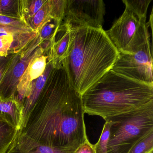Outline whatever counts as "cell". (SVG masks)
Returning <instances> with one entry per match:
<instances>
[{
    "label": "cell",
    "mask_w": 153,
    "mask_h": 153,
    "mask_svg": "<svg viewBox=\"0 0 153 153\" xmlns=\"http://www.w3.org/2000/svg\"><path fill=\"white\" fill-rule=\"evenodd\" d=\"M81 96L62 66L54 68L19 132L36 142L76 150L88 139Z\"/></svg>",
    "instance_id": "obj_1"
},
{
    "label": "cell",
    "mask_w": 153,
    "mask_h": 153,
    "mask_svg": "<svg viewBox=\"0 0 153 153\" xmlns=\"http://www.w3.org/2000/svg\"><path fill=\"white\" fill-rule=\"evenodd\" d=\"M119 55L103 28H70L68 48L62 66L72 88L82 96L111 70Z\"/></svg>",
    "instance_id": "obj_2"
},
{
    "label": "cell",
    "mask_w": 153,
    "mask_h": 153,
    "mask_svg": "<svg viewBox=\"0 0 153 153\" xmlns=\"http://www.w3.org/2000/svg\"><path fill=\"white\" fill-rule=\"evenodd\" d=\"M85 113L104 120L153 103V85L111 70L81 96Z\"/></svg>",
    "instance_id": "obj_3"
},
{
    "label": "cell",
    "mask_w": 153,
    "mask_h": 153,
    "mask_svg": "<svg viewBox=\"0 0 153 153\" xmlns=\"http://www.w3.org/2000/svg\"><path fill=\"white\" fill-rule=\"evenodd\" d=\"M105 120L110 124L107 153H128L137 141L153 131V103Z\"/></svg>",
    "instance_id": "obj_4"
},
{
    "label": "cell",
    "mask_w": 153,
    "mask_h": 153,
    "mask_svg": "<svg viewBox=\"0 0 153 153\" xmlns=\"http://www.w3.org/2000/svg\"><path fill=\"white\" fill-rule=\"evenodd\" d=\"M146 19H140L125 8L111 27L105 31L119 53L131 54L140 50L152 35Z\"/></svg>",
    "instance_id": "obj_5"
},
{
    "label": "cell",
    "mask_w": 153,
    "mask_h": 153,
    "mask_svg": "<svg viewBox=\"0 0 153 153\" xmlns=\"http://www.w3.org/2000/svg\"><path fill=\"white\" fill-rule=\"evenodd\" d=\"M45 53L49 54L48 44L38 34L23 49L13 53L0 82V97L3 99L15 98L18 85L30 62Z\"/></svg>",
    "instance_id": "obj_6"
},
{
    "label": "cell",
    "mask_w": 153,
    "mask_h": 153,
    "mask_svg": "<svg viewBox=\"0 0 153 153\" xmlns=\"http://www.w3.org/2000/svg\"><path fill=\"white\" fill-rule=\"evenodd\" d=\"M151 40H149L136 53H120L111 70L137 81L153 85V45Z\"/></svg>",
    "instance_id": "obj_7"
},
{
    "label": "cell",
    "mask_w": 153,
    "mask_h": 153,
    "mask_svg": "<svg viewBox=\"0 0 153 153\" xmlns=\"http://www.w3.org/2000/svg\"><path fill=\"white\" fill-rule=\"evenodd\" d=\"M105 13V4L102 0H67L62 23L70 28H103Z\"/></svg>",
    "instance_id": "obj_8"
},
{
    "label": "cell",
    "mask_w": 153,
    "mask_h": 153,
    "mask_svg": "<svg viewBox=\"0 0 153 153\" xmlns=\"http://www.w3.org/2000/svg\"><path fill=\"white\" fill-rule=\"evenodd\" d=\"M48 58L49 54L45 53L33 59L21 77L17 87L15 99L22 108L30 84L43 73L48 62Z\"/></svg>",
    "instance_id": "obj_9"
},
{
    "label": "cell",
    "mask_w": 153,
    "mask_h": 153,
    "mask_svg": "<svg viewBox=\"0 0 153 153\" xmlns=\"http://www.w3.org/2000/svg\"><path fill=\"white\" fill-rule=\"evenodd\" d=\"M75 149H61L42 144L18 131L7 153H74Z\"/></svg>",
    "instance_id": "obj_10"
},
{
    "label": "cell",
    "mask_w": 153,
    "mask_h": 153,
    "mask_svg": "<svg viewBox=\"0 0 153 153\" xmlns=\"http://www.w3.org/2000/svg\"><path fill=\"white\" fill-rule=\"evenodd\" d=\"M54 68L52 61H48L46 68L43 73L38 78L33 80L30 84L23 103V122L22 125L25 121L27 115L38 99L44 87L50 73Z\"/></svg>",
    "instance_id": "obj_11"
},
{
    "label": "cell",
    "mask_w": 153,
    "mask_h": 153,
    "mask_svg": "<svg viewBox=\"0 0 153 153\" xmlns=\"http://www.w3.org/2000/svg\"><path fill=\"white\" fill-rule=\"evenodd\" d=\"M69 40L70 28L62 23L49 53L48 60L52 61L54 68L62 66V62L68 48Z\"/></svg>",
    "instance_id": "obj_12"
},
{
    "label": "cell",
    "mask_w": 153,
    "mask_h": 153,
    "mask_svg": "<svg viewBox=\"0 0 153 153\" xmlns=\"http://www.w3.org/2000/svg\"><path fill=\"white\" fill-rule=\"evenodd\" d=\"M0 116L20 129L23 124V108L15 98L3 99L0 97Z\"/></svg>",
    "instance_id": "obj_13"
},
{
    "label": "cell",
    "mask_w": 153,
    "mask_h": 153,
    "mask_svg": "<svg viewBox=\"0 0 153 153\" xmlns=\"http://www.w3.org/2000/svg\"><path fill=\"white\" fill-rule=\"evenodd\" d=\"M19 130L0 116V153H7Z\"/></svg>",
    "instance_id": "obj_14"
},
{
    "label": "cell",
    "mask_w": 153,
    "mask_h": 153,
    "mask_svg": "<svg viewBox=\"0 0 153 153\" xmlns=\"http://www.w3.org/2000/svg\"><path fill=\"white\" fill-rule=\"evenodd\" d=\"M47 1V0H19L21 19L27 25L28 21Z\"/></svg>",
    "instance_id": "obj_15"
},
{
    "label": "cell",
    "mask_w": 153,
    "mask_h": 153,
    "mask_svg": "<svg viewBox=\"0 0 153 153\" xmlns=\"http://www.w3.org/2000/svg\"><path fill=\"white\" fill-rule=\"evenodd\" d=\"M51 19L50 16V4L49 0L38 10L27 23L32 31L38 33L42 27Z\"/></svg>",
    "instance_id": "obj_16"
},
{
    "label": "cell",
    "mask_w": 153,
    "mask_h": 153,
    "mask_svg": "<svg viewBox=\"0 0 153 153\" xmlns=\"http://www.w3.org/2000/svg\"><path fill=\"white\" fill-rule=\"evenodd\" d=\"M0 28L12 32H32L28 25L20 19L0 15Z\"/></svg>",
    "instance_id": "obj_17"
},
{
    "label": "cell",
    "mask_w": 153,
    "mask_h": 153,
    "mask_svg": "<svg viewBox=\"0 0 153 153\" xmlns=\"http://www.w3.org/2000/svg\"><path fill=\"white\" fill-rule=\"evenodd\" d=\"M152 0H123L125 8L140 19H146L147 13Z\"/></svg>",
    "instance_id": "obj_18"
},
{
    "label": "cell",
    "mask_w": 153,
    "mask_h": 153,
    "mask_svg": "<svg viewBox=\"0 0 153 153\" xmlns=\"http://www.w3.org/2000/svg\"><path fill=\"white\" fill-rule=\"evenodd\" d=\"M0 15L21 19L19 0H0Z\"/></svg>",
    "instance_id": "obj_19"
},
{
    "label": "cell",
    "mask_w": 153,
    "mask_h": 153,
    "mask_svg": "<svg viewBox=\"0 0 153 153\" xmlns=\"http://www.w3.org/2000/svg\"><path fill=\"white\" fill-rule=\"evenodd\" d=\"M153 131L140 139L131 148L128 153H152Z\"/></svg>",
    "instance_id": "obj_20"
},
{
    "label": "cell",
    "mask_w": 153,
    "mask_h": 153,
    "mask_svg": "<svg viewBox=\"0 0 153 153\" xmlns=\"http://www.w3.org/2000/svg\"><path fill=\"white\" fill-rule=\"evenodd\" d=\"M51 18L62 23L64 19L67 0H49Z\"/></svg>",
    "instance_id": "obj_21"
},
{
    "label": "cell",
    "mask_w": 153,
    "mask_h": 153,
    "mask_svg": "<svg viewBox=\"0 0 153 153\" xmlns=\"http://www.w3.org/2000/svg\"><path fill=\"white\" fill-rule=\"evenodd\" d=\"M61 24L52 19H50L42 27L38 32L40 38L43 41L52 38L56 35Z\"/></svg>",
    "instance_id": "obj_22"
},
{
    "label": "cell",
    "mask_w": 153,
    "mask_h": 153,
    "mask_svg": "<svg viewBox=\"0 0 153 153\" xmlns=\"http://www.w3.org/2000/svg\"><path fill=\"white\" fill-rule=\"evenodd\" d=\"M110 135V124L105 121L101 137L97 143L94 145L96 153H107V146Z\"/></svg>",
    "instance_id": "obj_23"
},
{
    "label": "cell",
    "mask_w": 153,
    "mask_h": 153,
    "mask_svg": "<svg viewBox=\"0 0 153 153\" xmlns=\"http://www.w3.org/2000/svg\"><path fill=\"white\" fill-rule=\"evenodd\" d=\"M12 54L11 53L7 56L0 55V82L6 72Z\"/></svg>",
    "instance_id": "obj_24"
},
{
    "label": "cell",
    "mask_w": 153,
    "mask_h": 153,
    "mask_svg": "<svg viewBox=\"0 0 153 153\" xmlns=\"http://www.w3.org/2000/svg\"><path fill=\"white\" fill-rule=\"evenodd\" d=\"M74 153H96L94 145H92L87 140L79 146Z\"/></svg>",
    "instance_id": "obj_25"
}]
</instances>
